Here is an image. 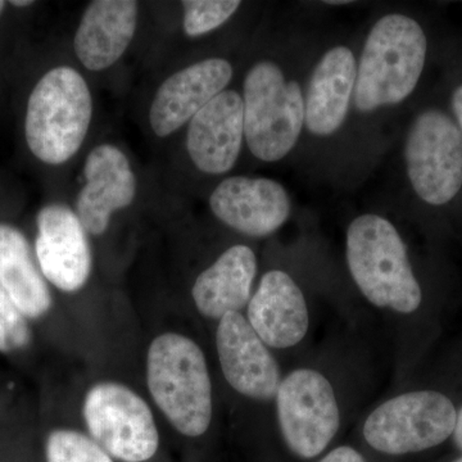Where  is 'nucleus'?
<instances>
[{
	"label": "nucleus",
	"instance_id": "23",
	"mask_svg": "<svg viewBox=\"0 0 462 462\" xmlns=\"http://www.w3.org/2000/svg\"><path fill=\"white\" fill-rule=\"evenodd\" d=\"M29 319L0 288V352L14 354L32 345V330Z\"/></svg>",
	"mask_w": 462,
	"mask_h": 462
},
{
	"label": "nucleus",
	"instance_id": "12",
	"mask_svg": "<svg viewBox=\"0 0 462 462\" xmlns=\"http://www.w3.org/2000/svg\"><path fill=\"white\" fill-rule=\"evenodd\" d=\"M209 207L218 220L254 238L275 233L291 214V200L282 184L248 176L221 181L209 197Z\"/></svg>",
	"mask_w": 462,
	"mask_h": 462
},
{
	"label": "nucleus",
	"instance_id": "1",
	"mask_svg": "<svg viewBox=\"0 0 462 462\" xmlns=\"http://www.w3.org/2000/svg\"><path fill=\"white\" fill-rule=\"evenodd\" d=\"M149 393L185 437L197 438L212 420V384L202 349L178 333H165L151 343L147 355Z\"/></svg>",
	"mask_w": 462,
	"mask_h": 462
},
{
	"label": "nucleus",
	"instance_id": "7",
	"mask_svg": "<svg viewBox=\"0 0 462 462\" xmlns=\"http://www.w3.org/2000/svg\"><path fill=\"white\" fill-rule=\"evenodd\" d=\"M83 415L90 437L115 460L147 462L157 454L160 433L151 407L126 385L103 382L91 387Z\"/></svg>",
	"mask_w": 462,
	"mask_h": 462
},
{
	"label": "nucleus",
	"instance_id": "10",
	"mask_svg": "<svg viewBox=\"0 0 462 462\" xmlns=\"http://www.w3.org/2000/svg\"><path fill=\"white\" fill-rule=\"evenodd\" d=\"M35 256L45 281L66 293L89 281L93 254L78 214L60 203L42 207L36 218Z\"/></svg>",
	"mask_w": 462,
	"mask_h": 462
},
{
	"label": "nucleus",
	"instance_id": "14",
	"mask_svg": "<svg viewBox=\"0 0 462 462\" xmlns=\"http://www.w3.org/2000/svg\"><path fill=\"white\" fill-rule=\"evenodd\" d=\"M85 184L76 199V214L94 236L107 231L111 217L136 196V178L129 158L112 144L98 145L84 163Z\"/></svg>",
	"mask_w": 462,
	"mask_h": 462
},
{
	"label": "nucleus",
	"instance_id": "28",
	"mask_svg": "<svg viewBox=\"0 0 462 462\" xmlns=\"http://www.w3.org/2000/svg\"><path fill=\"white\" fill-rule=\"evenodd\" d=\"M325 3H327V5H349V3H351V2H348V0H343V2H342V0H337V2H331V0H330V2H325Z\"/></svg>",
	"mask_w": 462,
	"mask_h": 462
},
{
	"label": "nucleus",
	"instance_id": "9",
	"mask_svg": "<svg viewBox=\"0 0 462 462\" xmlns=\"http://www.w3.org/2000/svg\"><path fill=\"white\" fill-rule=\"evenodd\" d=\"M275 398L288 448L302 458L320 455L340 425L338 402L329 380L315 370H294L282 380Z\"/></svg>",
	"mask_w": 462,
	"mask_h": 462
},
{
	"label": "nucleus",
	"instance_id": "2",
	"mask_svg": "<svg viewBox=\"0 0 462 462\" xmlns=\"http://www.w3.org/2000/svg\"><path fill=\"white\" fill-rule=\"evenodd\" d=\"M427 50V36L415 20L397 14L380 18L367 36L357 67L356 108L372 112L411 96Z\"/></svg>",
	"mask_w": 462,
	"mask_h": 462
},
{
	"label": "nucleus",
	"instance_id": "6",
	"mask_svg": "<svg viewBox=\"0 0 462 462\" xmlns=\"http://www.w3.org/2000/svg\"><path fill=\"white\" fill-rule=\"evenodd\" d=\"M454 403L439 392L418 391L392 398L374 410L364 437L376 451L407 455L433 448L455 430Z\"/></svg>",
	"mask_w": 462,
	"mask_h": 462
},
{
	"label": "nucleus",
	"instance_id": "13",
	"mask_svg": "<svg viewBox=\"0 0 462 462\" xmlns=\"http://www.w3.org/2000/svg\"><path fill=\"white\" fill-rule=\"evenodd\" d=\"M233 78V67L224 58H208L175 72L158 88L149 109V124L166 138L189 124L207 103L223 93Z\"/></svg>",
	"mask_w": 462,
	"mask_h": 462
},
{
	"label": "nucleus",
	"instance_id": "17",
	"mask_svg": "<svg viewBox=\"0 0 462 462\" xmlns=\"http://www.w3.org/2000/svg\"><path fill=\"white\" fill-rule=\"evenodd\" d=\"M138 14V3L133 0L91 2L74 39L76 56L84 67L98 72L114 66L133 42Z\"/></svg>",
	"mask_w": 462,
	"mask_h": 462
},
{
	"label": "nucleus",
	"instance_id": "15",
	"mask_svg": "<svg viewBox=\"0 0 462 462\" xmlns=\"http://www.w3.org/2000/svg\"><path fill=\"white\" fill-rule=\"evenodd\" d=\"M245 138L243 97L224 90L191 118L187 149L197 169L209 175L230 171L238 160Z\"/></svg>",
	"mask_w": 462,
	"mask_h": 462
},
{
	"label": "nucleus",
	"instance_id": "4",
	"mask_svg": "<svg viewBox=\"0 0 462 462\" xmlns=\"http://www.w3.org/2000/svg\"><path fill=\"white\" fill-rule=\"evenodd\" d=\"M93 117L89 85L80 72L58 66L42 76L27 102L30 152L47 165H62L81 148Z\"/></svg>",
	"mask_w": 462,
	"mask_h": 462
},
{
	"label": "nucleus",
	"instance_id": "8",
	"mask_svg": "<svg viewBox=\"0 0 462 462\" xmlns=\"http://www.w3.org/2000/svg\"><path fill=\"white\" fill-rule=\"evenodd\" d=\"M407 175L424 202L442 206L462 187V133L442 111L422 112L407 136Z\"/></svg>",
	"mask_w": 462,
	"mask_h": 462
},
{
	"label": "nucleus",
	"instance_id": "16",
	"mask_svg": "<svg viewBox=\"0 0 462 462\" xmlns=\"http://www.w3.org/2000/svg\"><path fill=\"white\" fill-rule=\"evenodd\" d=\"M248 322L273 348H289L305 338L309 310L296 282L281 270L264 273L248 303Z\"/></svg>",
	"mask_w": 462,
	"mask_h": 462
},
{
	"label": "nucleus",
	"instance_id": "24",
	"mask_svg": "<svg viewBox=\"0 0 462 462\" xmlns=\"http://www.w3.org/2000/svg\"><path fill=\"white\" fill-rule=\"evenodd\" d=\"M319 462H366L360 452L348 446L338 447L333 449Z\"/></svg>",
	"mask_w": 462,
	"mask_h": 462
},
{
	"label": "nucleus",
	"instance_id": "22",
	"mask_svg": "<svg viewBox=\"0 0 462 462\" xmlns=\"http://www.w3.org/2000/svg\"><path fill=\"white\" fill-rule=\"evenodd\" d=\"M242 3L236 0H187L184 8V32L199 38L223 26L238 11Z\"/></svg>",
	"mask_w": 462,
	"mask_h": 462
},
{
	"label": "nucleus",
	"instance_id": "3",
	"mask_svg": "<svg viewBox=\"0 0 462 462\" xmlns=\"http://www.w3.org/2000/svg\"><path fill=\"white\" fill-rule=\"evenodd\" d=\"M346 263L367 300L382 309L411 314L421 303L406 245L393 224L378 215L355 218L346 231Z\"/></svg>",
	"mask_w": 462,
	"mask_h": 462
},
{
	"label": "nucleus",
	"instance_id": "5",
	"mask_svg": "<svg viewBox=\"0 0 462 462\" xmlns=\"http://www.w3.org/2000/svg\"><path fill=\"white\" fill-rule=\"evenodd\" d=\"M245 136L249 151L275 162L293 149L305 124V98L296 81L285 80L281 67L261 60L245 79Z\"/></svg>",
	"mask_w": 462,
	"mask_h": 462
},
{
	"label": "nucleus",
	"instance_id": "27",
	"mask_svg": "<svg viewBox=\"0 0 462 462\" xmlns=\"http://www.w3.org/2000/svg\"><path fill=\"white\" fill-rule=\"evenodd\" d=\"M12 5L18 8L30 7V5H33V2H29V0H14V2H11Z\"/></svg>",
	"mask_w": 462,
	"mask_h": 462
},
{
	"label": "nucleus",
	"instance_id": "11",
	"mask_svg": "<svg viewBox=\"0 0 462 462\" xmlns=\"http://www.w3.org/2000/svg\"><path fill=\"white\" fill-rule=\"evenodd\" d=\"M216 348L225 379L236 392L260 401L276 397L282 383L278 363L240 312L220 319Z\"/></svg>",
	"mask_w": 462,
	"mask_h": 462
},
{
	"label": "nucleus",
	"instance_id": "19",
	"mask_svg": "<svg viewBox=\"0 0 462 462\" xmlns=\"http://www.w3.org/2000/svg\"><path fill=\"white\" fill-rule=\"evenodd\" d=\"M256 273L254 252L247 245H233L196 279L191 296L197 309L205 318L218 320L240 312L251 300Z\"/></svg>",
	"mask_w": 462,
	"mask_h": 462
},
{
	"label": "nucleus",
	"instance_id": "29",
	"mask_svg": "<svg viewBox=\"0 0 462 462\" xmlns=\"http://www.w3.org/2000/svg\"><path fill=\"white\" fill-rule=\"evenodd\" d=\"M5 2H2V0H0V14H3V11H5Z\"/></svg>",
	"mask_w": 462,
	"mask_h": 462
},
{
	"label": "nucleus",
	"instance_id": "18",
	"mask_svg": "<svg viewBox=\"0 0 462 462\" xmlns=\"http://www.w3.org/2000/svg\"><path fill=\"white\" fill-rule=\"evenodd\" d=\"M357 65L346 47H336L321 58L310 79L305 124L315 135H331L345 123L355 91Z\"/></svg>",
	"mask_w": 462,
	"mask_h": 462
},
{
	"label": "nucleus",
	"instance_id": "21",
	"mask_svg": "<svg viewBox=\"0 0 462 462\" xmlns=\"http://www.w3.org/2000/svg\"><path fill=\"white\" fill-rule=\"evenodd\" d=\"M47 462H116L91 437L80 431L56 430L45 440Z\"/></svg>",
	"mask_w": 462,
	"mask_h": 462
},
{
	"label": "nucleus",
	"instance_id": "26",
	"mask_svg": "<svg viewBox=\"0 0 462 462\" xmlns=\"http://www.w3.org/2000/svg\"><path fill=\"white\" fill-rule=\"evenodd\" d=\"M452 436H454L455 445L462 451V407L456 416L455 430Z\"/></svg>",
	"mask_w": 462,
	"mask_h": 462
},
{
	"label": "nucleus",
	"instance_id": "30",
	"mask_svg": "<svg viewBox=\"0 0 462 462\" xmlns=\"http://www.w3.org/2000/svg\"><path fill=\"white\" fill-rule=\"evenodd\" d=\"M454 462H462V457L457 458V460H456V461H454Z\"/></svg>",
	"mask_w": 462,
	"mask_h": 462
},
{
	"label": "nucleus",
	"instance_id": "20",
	"mask_svg": "<svg viewBox=\"0 0 462 462\" xmlns=\"http://www.w3.org/2000/svg\"><path fill=\"white\" fill-rule=\"evenodd\" d=\"M0 288L29 320H38L53 306L50 287L23 231L0 224Z\"/></svg>",
	"mask_w": 462,
	"mask_h": 462
},
{
	"label": "nucleus",
	"instance_id": "25",
	"mask_svg": "<svg viewBox=\"0 0 462 462\" xmlns=\"http://www.w3.org/2000/svg\"><path fill=\"white\" fill-rule=\"evenodd\" d=\"M452 107H454L456 118H457L462 133V85L455 90L454 97H452Z\"/></svg>",
	"mask_w": 462,
	"mask_h": 462
}]
</instances>
